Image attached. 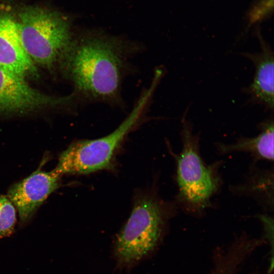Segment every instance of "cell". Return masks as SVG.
<instances>
[{"label":"cell","mask_w":274,"mask_h":274,"mask_svg":"<svg viewBox=\"0 0 274 274\" xmlns=\"http://www.w3.org/2000/svg\"><path fill=\"white\" fill-rule=\"evenodd\" d=\"M273 120L270 117L259 125L260 132L252 138L240 137L231 144L217 143L215 145L220 154L235 152L249 153L255 161H273Z\"/></svg>","instance_id":"10"},{"label":"cell","mask_w":274,"mask_h":274,"mask_svg":"<svg viewBox=\"0 0 274 274\" xmlns=\"http://www.w3.org/2000/svg\"><path fill=\"white\" fill-rule=\"evenodd\" d=\"M129 48L119 40L101 36L73 40L63 62L76 91L91 101L118 100Z\"/></svg>","instance_id":"1"},{"label":"cell","mask_w":274,"mask_h":274,"mask_svg":"<svg viewBox=\"0 0 274 274\" xmlns=\"http://www.w3.org/2000/svg\"><path fill=\"white\" fill-rule=\"evenodd\" d=\"M73 95L55 96L30 87L25 79L0 67V113L24 114L67 104Z\"/></svg>","instance_id":"6"},{"label":"cell","mask_w":274,"mask_h":274,"mask_svg":"<svg viewBox=\"0 0 274 274\" xmlns=\"http://www.w3.org/2000/svg\"><path fill=\"white\" fill-rule=\"evenodd\" d=\"M255 35L258 39L260 51L256 53H243L242 55L250 60L255 66L252 83L245 88V92L250 96L254 104L263 106L266 110L273 109V52L263 38L258 28Z\"/></svg>","instance_id":"9"},{"label":"cell","mask_w":274,"mask_h":274,"mask_svg":"<svg viewBox=\"0 0 274 274\" xmlns=\"http://www.w3.org/2000/svg\"><path fill=\"white\" fill-rule=\"evenodd\" d=\"M230 190L239 196L251 197L263 209H273V168L262 169L253 167L245 180L233 185Z\"/></svg>","instance_id":"11"},{"label":"cell","mask_w":274,"mask_h":274,"mask_svg":"<svg viewBox=\"0 0 274 274\" xmlns=\"http://www.w3.org/2000/svg\"><path fill=\"white\" fill-rule=\"evenodd\" d=\"M187 110L181 119L180 153L172 152L176 164L178 187L176 200L186 213L200 216L210 208L212 198L221 188L222 180L219 172L221 161L207 164L199 149V137L193 132L187 120Z\"/></svg>","instance_id":"2"},{"label":"cell","mask_w":274,"mask_h":274,"mask_svg":"<svg viewBox=\"0 0 274 274\" xmlns=\"http://www.w3.org/2000/svg\"><path fill=\"white\" fill-rule=\"evenodd\" d=\"M273 11V0H255L246 14L248 27L268 18Z\"/></svg>","instance_id":"13"},{"label":"cell","mask_w":274,"mask_h":274,"mask_svg":"<svg viewBox=\"0 0 274 274\" xmlns=\"http://www.w3.org/2000/svg\"><path fill=\"white\" fill-rule=\"evenodd\" d=\"M158 84L157 79L152 80L131 112L114 131L101 138L80 140L71 144L60 154L54 170L62 176L88 174L111 167L116 150L146 112Z\"/></svg>","instance_id":"3"},{"label":"cell","mask_w":274,"mask_h":274,"mask_svg":"<svg viewBox=\"0 0 274 274\" xmlns=\"http://www.w3.org/2000/svg\"><path fill=\"white\" fill-rule=\"evenodd\" d=\"M60 175L38 169L10 188L8 197L18 211L22 222L28 220L59 185Z\"/></svg>","instance_id":"7"},{"label":"cell","mask_w":274,"mask_h":274,"mask_svg":"<svg viewBox=\"0 0 274 274\" xmlns=\"http://www.w3.org/2000/svg\"><path fill=\"white\" fill-rule=\"evenodd\" d=\"M15 206L8 196L0 195V236L10 233L16 222Z\"/></svg>","instance_id":"12"},{"label":"cell","mask_w":274,"mask_h":274,"mask_svg":"<svg viewBox=\"0 0 274 274\" xmlns=\"http://www.w3.org/2000/svg\"><path fill=\"white\" fill-rule=\"evenodd\" d=\"M174 206L167 207L152 197H142L135 201L115 242V254L120 263L128 264L139 260L154 248L167 210Z\"/></svg>","instance_id":"5"},{"label":"cell","mask_w":274,"mask_h":274,"mask_svg":"<svg viewBox=\"0 0 274 274\" xmlns=\"http://www.w3.org/2000/svg\"><path fill=\"white\" fill-rule=\"evenodd\" d=\"M19 16L21 41L33 63L51 67L63 62L73 42L67 21L58 14L34 7L24 9Z\"/></svg>","instance_id":"4"},{"label":"cell","mask_w":274,"mask_h":274,"mask_svg":"<svg viewBox=\"0 0 274 274\" xmlns=\"http://www.w3.org/2000/svg\"><path fill=\"white\" fill-rule=\"evenodd\" d=\"M0 67L25 79L37 75L22 46L18 23L6 14H0Z\"/></svg>","instance_id":"8"}]
</instances>
